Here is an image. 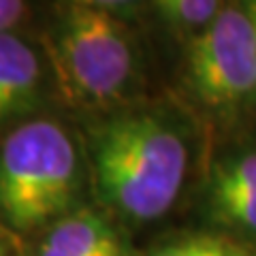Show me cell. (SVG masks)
Masks as SVG:
<instances>
[{"label": "cell", "mask_w": 256, "mask_h": 256, "mask_svg": "<svg viewBox=\"0 0 256 256\" xmlns=\"http://www.w3.org/2000/svg\"><path fill=\"white\" fill-rule=\"evenodd\" d=\"M146 4L56 2L38 30L64 107L79 118L146 100L148 62L137 28Z\"/></svg>", "instance_id": "cell-2"}, {"label": "cell", "mask_w": 256, "mask_h": 256, "mask_svg": "<svg viewBox=\"0 0 256 256\" xmlns=\"http://www.w3.org/2000/svg\"><path fill=\"white\" fill-rule=\"evenodd\" d=\"M150 256H256V248L207 230L171 239L156 248Z\"/></svg>", "instance_id": "cell-9"}, {"label": "cell", "mask_w": 256, "mask_h": 256, "mask_svg": "<svg viewBox=\"0 0 256 256\" xmlns=\"http://www.w3.org/2000/svg\"><path fill=\"white\" fill-rule=\"evenodd\" d=\"M64 107L50 52L34 30L0 34V134Z\"/></svg>", "instance_id": "cell-6"}, {"label": "cell", "mask_w": 256, "mask_h": 256, "mask_svg": "<svg viewBox=\"0 0 256 256\" xmlns=\"http://www.w3.org/2000/svg\"><path fill=\"white\" fill-rule=\"evenodd\" d=\"M77 126L94 203L120 226L166 218L186 194L210 141L175 96H150L109 114L79 118Z\"/></svg>", "instance_id": "cell-1"}, {"label": "cell", "mask_w": 256, "mask_h": 256, "mask_svg": "<svg viewBox=\"0 0 256 256\" xmlns=\"http://www.w3.org/2000/svg\"><path fill=\"white\" fill-rule=\"evenodd\" d=\"M248 6H250V13H252V18H254V28H256V0H250ZM254 118H256V105H254Z\"/></svg>", "instance_id": "cell-12"}, {"label": "cell", "mask_w": 256, "mask_h": 256, "mask_svg": "<svg viewBox=\"0 0 256 256\" xmlns=\"http://www.w3.org/2000/svg\"><path fill=\"white\" fill-rule=\"evenodd\" d=\"M175 98L210 139L254 118L256 28L248 2H224L212 28L182 50Z\"/></svg>", "instance_id": "cell-4"}, {"label": "cell", "mask_w": 256, "mask_h": 256, "mask_svg": "<svg viewBox=\"0 0 256 256\" xmlns=\"http://www.w3.org/2000/svg\"><path fill=\"white\" fill-rule=\"evenodd\" d=\"M222 9L220 0H156L146 4L143 15H150L152 24L184 50L212 28Z\"/></svg>", "instance_id": "cell-8"}, {"label": "cell", "mask_w": 256, "mask_h": 256, "mask_svg": "<svg viewBox=\"0 0 256 256\" xmlns=\"http://www.w3.org/2000/svg\"><path fill=\"white\" fill-rule=\"evenodd\" d=\"M94 203L77 122L38 116L0 134V226L24 246Z\"/></svg>", "instance_id": "cell-3"}, {"label": "cell", "mask_w": 256, "mask_h": 256, "mask_svg": "<svg viewBox=\"0 0 256 256\" xmlns=\"http://www.w3.org/2000/svg\"><path fill=\"white\" fill-rule=\"evenodd\" d=\"M198 212L210 230L256 248V137L237 139L207 158Z\"/></svg>", "instance_id": "cell-5"}, {"label": "cell", "mask_w": 256, "mask_h": 256, "mask_svg": "<svg viewBox=\"0 0 256 256\" xmlns=\"http://www.w3.org/2000/svg\"><path fill=\"white\" fill-rule=\"evenodd\" d=\"M32 4L22 2V0H0V34L6 32L26 30V24L30 22Z\"/></svg>", "instance_id": "cell-10"}, {"label": "cell", "mask_w": 256, "mask_h": 256, "mask_svg": "<svg viewBox=\"0 0 256 256\" xmlns=\"http://www.w3.org/2000/svg\"><path fill=\"white\" fill-rule=\"evenodd\" d=\"M0 256H24V248L15 237H11L0 226Z\"/></svg>", "instance_id": "cell-11"}, {"label": "cell", "mask_w": 256, "mask_h": 256, "mask_svg": "<svg viewBox=\"0 0 256 256\" xmlns=\"http://www.w3.org/2000/svg\"><path fill=\"white\" fill-rule=\"evenodd\" d=\"M28 256H126L122 226L90 203L32 239Z\"/></svg>", "instance_id": "cell-7"}]
</instances>
